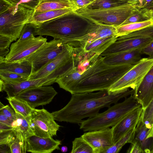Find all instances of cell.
Listing matches in <instances>:
<instances>
[{
  "mask_svg": "<svg viewBox=\"0 0 153 153\" xmlns=\"http://www.w3.org/2000/svg\"><path fill=\"white\" fill-rule=\"evenodd\" d=\"M57 94L52 86H41L27 89L15 97L25 101L35 109L50 103Z\"/></svg>",
  "mask_w": 153,
  "mask_h": 153,
  "instance_id": "13",
  "label": "cell"
},
{
  "mask_svg": "<svg viewBox=\"0 0 153 153\" xmlns=\"http://www.w3.org/2000/svg\"><path fill=\"white\" fill-rule=\"evenodd\" d=\"M151 19L148 10L145 8L140 9L129 17L120 26L130 23L144 22Z\"/></svg>",
  "mask_w": 153,
  "mask_h": 153,
  "instance_id": "35",
  "label": "cell"
},
{
  "mask_svg": "<svg viewBox=\"0 0 153 153\" xmlns=\"http://www.w3.org/2000/svg\"><path fill=\"white\" fill-rule=\"evenodd\" d=\"M65 44L61 40L54 39L46 42L28 57L26 60L32 65L31 74L37 72L58 56L63 50Z\"/></svg>",
  "mask_w": 153,
  "mask_h": 153,
  "instance_id": "9",
  "label": "cell"
},
{
  "mask_svg": "<svg viewBox=\"0 0 153 153\" xmlns=\"http://www.w3.org/2000/svg\"><path fill=\"white\" fill-rule=\"evenodd\" d=\"M67 8L77 9L72 0H43L35 8L34 13Z\"/></svg>",
  "mask_w": 153,
  "mask_h": 153,
  "instance_id": "23",
  "label": "cell"
},
{
  "mask_svg": "<svg viewBox=\"0 0 153 153\" xmlns=\"http://www.w3.org/2000/svg\"><path fill=\"white\" fill-rule=\"evenodd\" d=\"M142 111V106L135 109L112 127L114 143L130 131L136 127Z\"/></svg>",
  "mask_w": 153,
  "mask_h": 153,
  "instance_id": "16",
  "label": "cell"
},
{
  "mask_svg": "<svg viewBox=\"0 0 153 153\" xmlns=\"http://www.w3.org/2000/svg\"><path fill=\"white\" fill-rule=\"evenodd\" d=\"M71 153H94L91 147L82 136L76 137L72 141Z\"/></svg>",
  "mask_w": 153,
  "mask_h": 153,
  "instance_id": "32",
  "label": "cell"
},
{
  "mask_svg": "<svg viewBox=\"0 0 153 153\" xmlns=\"http://www.w3.org/2000/svg\"><path fill=\"white\" fill-rule=\"evenodd\" d=\"M27 152L33 153H51L54 150L60 149L61 141L52 137L45 138L32 135L26 139Z\"/></svg>",
  "mask_w": 153,
  "mask_h": 153,
  "instance_id": "15",
  "label": "cell"
},
{
  "mask_svg": "<svg viewBox=\"0 0 153 153\" xmlns=\"http://www.w3.org/2000/svg\"><path fill=\"white\" fill-rule=\"evenodd\" d=\"M128 1L121 0H95L83 7L90 10L108 8L128 3Z\"/></svg>",
  "mask_w": 153,
  "mask_h": 153,
  "instance_id": "28",
  "label": "cell"
},
{
  "mask_svg": "<svg viewBox=\"0 0 153 153\" xmlns=\"http://www.w3.org/2000/svg\"><path fill=\"white\" fill-rule=\"evenodd\" d=\"M6 99L16 113L24 117H26L30 116L33 109L26 102L15 97H7Z\"/></svg>",
  "mask_w": 153,
  "mask_h": 153,
  "instance_id": "27",
  "label": "cell"
},
{
  "mask_svg": "<svg viewBox=\"0 0 153 153\" xmlns=\"http://www.w3.org/2000/svg\"><path fill=\"white\" fill-rule=\"evenodd\" d=\"M149 38L153 39V25L117 37L116 40L130 39Z\"/></svg>",
  "mask_w": 153,
  "mask_h": 153,
  "instance_id": "30",
  "label": "cell"
},
{
  "mask_svg": "<svg viewBox=\"0 0 153 153\" xmlns=\"http://www.w3.org/2000/svg\"><path fill=\"white\" fill-rule=\"evenodd\" d=\"M153 25V19L144 22L130 23L115 27L117 37L125 35Z\"/></svg>",
  "mask_w": 153,
  "mask_h": 153,
  "instance_id": "26",
  "label": "cell"
},
{
  "mask_svg": "<svg viewBox=\"0 0 153 153\" xmlns=\"http://www.w3.org/2000/svg\"><path fill=\"white\" fill-rule=\"evenodd\" d=\"M13 130H15L13 127L0 123V132Z\"/></svg>",
  "mask_w": 153,
  "mask_h": 153,
  "instance_id": "48",
  "label": "cell"
},
{
  "mask_svg": "<svg viewBox=\"0 0 153 153\" xmlns=\"http://www.w3.org/2000/svg\"><path fill=\"white\" fill-rule=\"evenodd\" d=\"M134 128L130 131L117 142L114 143L112 146L105 150L104 153H117L119 152L122 147L126 143H128L134 131Z\"/></svg>",
  "mask_w": 153,
  "mask_h": 153,
  "instance_id": "36",
  "label": "cell"
},
{
  "mask_svg": "<svg viewBox=\"0 0 153 153\" xmlns=\"http://www.w3.org/2000/svg\"><path fill=\"white\" fill-rule=\"evenodd\" d=\"M41 0V1H42V0Z\"/></svg>",
  "mask_w": 153,
  "mask_h": 153,
  "instance_id": "59",
  "label": "cell"
},
{
  "mask_svg": "<svg viewBox=\"0 0 153 153\" xmlns=\"http://www.w3.org/2000/svg\"><path fill=\"white\" fill-rule=\"evenodd\" d=\"M38 26L39 25L33 22L26 23L22 30L19 37L16 41H23L37 35Z\"/></svg>",
  "mask_w": 153,
  "mask_h": 153,
  "instance_id": "34",
  "label": "cell"
},
{
  "mask_svg": "<svg viewBox=\"0 0 153 153\" xmlns=\"http://www.w3.org/2000/svg\"><path fill=\"white\" fill-rule=\"evenodd\" d=\"M75 3L77 9L83 7L91 2L89 0H72Z\"/></svg>",
  "mask_w": 153,
  "mask_h": 153,
  "instance_id": "47",
  "label": "cell"
},
{
  "mask_svg": "<svg viewBox=\"0 0 153 153\" xmlns=\"http://www.w3.org/2000/svg\"><path fill=\"white\" fill-rule=\"evenodd\" d=\"M0 112L2 113L5 116L12 120L14 122L16 120V113L8 105H5L2 108L0 109Z\"/></svg>",
  "mask_w": 153,
  "mask_h": 153,
  "instance_id": "40",
  "label": "cell"
},
{
  "mask_svg": "<svg viewBox=\"0 0 153 153\" xmlns=\"http://www.w3.org/2000/svg\"><path fill=\"white\" fill-rule=\"evenodd\" d=\"M104 56L100 55L82 74L71 89V94L108 90L134 66L129 64L108 65L104 62Z\"/></svg>",
  "mask_w": 153,
  "mask_h": 153,
  "instance_id": "2",
  "label": "cell"
},
{
  "mask_svg": "<svg viewBox=\"0 0 153 153\" xmlns=\"http://www.w3.org/2000/svg\"><path fill=\"white\" fill-rule=\"evenodd\" d=\"M140 0H129L128 2L135 4Z\"/></svg>",
  "mask_w": 153,
  "mask_h": 153,
  "instance_id": "52",
  "label": "cell"
},
{
  "mask_svg": "<svg viewBox=\"0 0 153 153\" xmlns=\"http://www.w3.org/2000/svg\"><path fill=\"white\" fill-rule=\"evenodd\" d=\"M152 40L150 38H143L116 40L100 55L142 48Z\"/></svg>",
  "mask_w": 153,
  "mask_h": 153,
  "instance_id": "18",
  "label": "cell"
},
{
  "mask_svg": "<svg viewBox=\"0 0 153 153\" xmlns=\"http://www.w3.org/2000/svg\"><path fill=\"white\" fill-rule=\"evenodd\" d=\"M16 134V130L0 132V144H6L10 146L15 139Z\"/></svg>",
  "mask_w": 153,
  "mask_h": 153,
  "instance_id": "39",
  "label": "cell"
},
{
  "mask_svg": "<svg viewBox=\"0 0 153 153\" xmlns=\"http://www.w3.org/2000/svg\"><path fill=\"white\" fill-rule=\"evenodd\" d=\"M12 4L15 10L22 5L29 8L35 9L41 1L40 0H8Z\"/></svg>",
  "mask_w": 153,
  "mask_h": 153,
  "instance_id": "38",
  "label": "cell"
},
{
  "mask_svg": "<svg viewBox=\"0 0 153 153\" xmlns=\"http://www.w3.org/2000/svg\"><path fill=\"white\" fill-rule=\"evenodd\" d=\"M16 120L14 126L15 130L20 131L26 139L32 135H35L30 124L29 116L26 117L17 113H16Z\"/></svg>",
  "mask_w": 153,
  "mask_h": 153,
  "instance_id": "29",
  "label": "cell"
},
{
  "mask_svg": "<svg viewBox=\"0 0 153 153\" xmlns=\"http://www.w3.org/2000/svg\"><path fill=\"white\" fill-rule=\"evenodd\" d=\"M0 70L16 73L29 78L32 72V66L27 60L12 62L0 60Z\"/></svg>",
  "mask_w": 153,
  "mask_h": 153,
  "instance_id": "22",
  "label": "cell"
},
{
  "mask_svg": "<svg viewBox=\"0 0 153 153\" xmlns=\"http://www.w3.org/2000/svg\"><path fill=\"white\" fill-rule=\"evenodd\" d=\"M134 95L143 110L153 100V65L135 89Z\"/></svg>",
  "mask_w": 153,
  "mask_h": 153,
  "instance_id": "17",
  "label": "cell"
},
{
  "mask_svg": "<svg viewBox=\"0 0 153 153\" xmlns=\"http://www.w3.org/2000/svg\"><path fill=\"white\" fill-rule=\"evenodd\" d=\"M95 24L73 12L39 24L37 35L51 36L67 43L86 35Z\"/></svg>",
  "mask_w": 153,
  "mask_h": 153,
  "instance_id": "3",
  "label": "cell"
},
{
  "mask_svg": "<svg viewBox=\"0 0 153 153\" xmlns=\"http://www.w3.org/2000/svg\"><path fill=\"white\" fill-rule=\"evenodd\" d=\"M13 7L8 0H0V14L3 13Z\"/></svg>",
  "mask_w": 153,
  "mask_h": 153,
  "instance_id": "43",
  "label": "cell"
},
{
  "mask_svg": "<svg viewBox=\"0 0 153 153\" xmlns=\"http://www.w3.org/2000/svg\"><path fill=\"white\" fill-rule=\"evenodd\" d=\"M149 14L151 18L153 19V10H149Z\"/></svg>",
  "mask_w": 153,
  "mask_h": 153,
  "instance_id": "53",
  "label": "cell"
},
{
  "mask_svg": "<svg viewBox=\"0 0 153 153\" xmlns=\"http://www.w3.org/2000/svg\"><path fill=\"white\" fill-rule=\"evenodd\" d=\"M127 0L128 1L129 0Z\"/></svg>",
  "mask_w": 153,
  "mask_h": 153,
  "instance_id": "58",
  "label": "cell"
},
{
  "mask_svg": "<svg viewBox=\"0 0 153 153\" xmlns=\"http://www.w3.org/2000/svg\"><path fill=\"white\" fill-rule=\"evenodd\" d=\"M128 150L127 152L128 153H143L140 146L137 143H134Z\"/></svg>",
  "mask_w": 153,
  "mask_h": 153,
  "instance_id": "46",
  "label": "cell"
},
{
  "mask_svg": "<svg viewBox=\"0 0 153 153\" xmlns=\"http://www.w3.org/2000/svg\"><path fill=\"white\" fill-rule=\"evenodd\" d=\"M153 65V58H141L121 78L107 90L110 92L130 88L136 89Z\"/></svg>",
  "mask_w": 153,
  "mask_h": 153,
  "instance_id": "7",
  "label": "cell"
},
{
  "mask_svg": "<svg viewBox=\"0 0 153 153\" xmlns=\"http://www.w3.org/2000/svg\"><path fill=\"white\" fill-rule=\"evenodd\" d=\"M0 153H11L10 146L6 144H0Z\"/></svg>",
  "mask_w": 153,
  "mask_h": 153,
  "instance_id": "49",
  "label": "cell"
},
{
  "mask_svg": "<svg viewBox=\"0 0 153 153\" xmlns=\"http://www.w3.org/2000/svg\"><path fill=\"white\" fill-rule=\"evenodd\" d=\"M141 106L134 94L125 98L122 102L117 103L95 116L83 120L80 129L88 131L113 127L130 112Z\"/></svg>",
  "mask_w": 153,
  "mask_h": 153,
  "instance_id": "4",
  "label": "cell"
},
{
  "mask_svg": "<svg viewBox=\"0 0 153 153\" xmlns=\"http://www.w3.org/2000/svg\"><path fill=\"white\" fill-rule=\"evenodd\" d=\"M135 92V89L128 88L112 92L105 90L95 93L73 94L64 107L51 114L55 120L80 124L83 119L95 116L101 109L110 107L120 99L134 94Z\"/></svg>",
  "mask_w": 153,
  "mask_h": 153,
  "instance_id": "1",
  "label": "cell"
},
{
  "mask_svg": "<svg viewBox=\"0 0 153 153\" xmlns=\"http://www.w3.org/2000/svg\"><path fill=\"white\" fill-rule=\"evenodd\" d=\"M74 45V43L72 42L65 43L63 50L58 56L37 72L32 74L28 80L42 78L60 69L72 68L75 65Z\"/></svg>",
  "mask_w": 153,
  "mask_h": 153,
  "instance_id": "10",
  "label": "cell"
},
{
  "mask_svg": "<svg viewBox=\"0 0 153 153\" xmlns=\"http://www.w3.org/2000/svg\"><path fill=\"white\" fill-rule=\"evenodd\" d=\"M142 54L149 56V58H153V39L141 49Z\"/></svg>",
  "mask_w": 153,
  "mask_h": 153,
  "instance_id": "41",
  "label": "cell"
},
{
  "mask_svg": "<svg viewBox=\"0 0 153 153\" xmlns=\"http://www.w3.org/2000/svg\"><path fill=\"white\" fill-rule=\"evenodd\" d=\"M66 72L65 69L61 68L42 78L28 80L15 83H5L0 80V91L5 92L7 97H15L21 92L30 88L51 85Z\"/></svg>",
  "mask_w": 153,
  "mask_h": 153,
  "instance_id": "11",
  "label": "cell"
},
{
  "mask_svg": "<svg viewBox=\"0 0 153 153\" xmlns=\"http://www.w3.org/2000/svg\"><path fill=\"white\" fill-rule=\"evenodd\" d=\"M141 118L150 130L153 127V100L143 110Z\"/></svg>",
  "mask_w": 153,
  "mask_h": 153,
  "instance_id": "37",
  "label": "cell"
},
{
  "mask_svg": "<svg viewBox=\"0 0 153 153\" xmlns=\"http://www.w3.org/2000/svg\"><path fill=\"white\" fill-rule=\"evenodd\" d=\"M139 9L135 4L128 3L103 9L90 10L82 7L74 12L96 24L116 27L121 25Z\"/></svg>",
  "mask_w": 153,
  "mask_h": 153,
  "instance_id": "5",
  "label": "cell"
},
{
  "mask_svg": "<svg viewBox=\"0 0 153 153\" xmlns=\"http://www.w3.org/2000/svg\"><path fill=\"white\" fill-rule=\"evenodd\" d=\"M141 48L100 55L104 57V62L115 65L129 64L134 65L141 59Z\"/></svg>",
  "mask_w": 153,
  "mask_h": 153,
  "instance_id": "19",
  "label": "cell"
},
{
  "mask_svg": "<svg viewBox=\"0 0 153 153\" xmlns=\"http://www.w3.org/2000/svg\"><path fill=\"white\" fill-rule=\"evenodd\" d=\"M115 36H116L115 27L95 23L87 34L74 42H78L83 46L86 43H91L99 39Z\"/></svg>",
  "mask_w": 153,
  "mask_h": 153,
  "instance_id": "21",
  "label": "cell"
},
{
  "mask_svg": "<svg viewBox=\"0 0 153 153\" xmlns=\"http://www.w3.org/2000/svg\"><path fill=\"white\" fill-rule=\"evenodd\" d=\"M149 130L142 121L141 116L128 143H136L140 146L143 153H151L153 150V137H148Z\"/></svg>",
  "mask_w": 153,
  "mask_h": 153,
  "instance_id": "20",
  "label": "cell"
},
{
  "mask_svg": "<svg viewBox=\"0 0 153 153\" xmlns=\"http://www.w3.org/2000/svg\"><path fill=\"white\" fill-rule=\"evenodd\" d=\"M16 130L15 139L10 146L11 153H25L27 152L26 138L20 131Z\"/></svg>",
  "mask_w": 153,
  "mask_h": 153,
  "instance_id": "31",
  "label": "cell"
},
{
  "mask_svg": "<svg viewBox=\"0 0 153 153\" xmlns=\"http://www.w3.org/2000/svg\"><path fill=\"white\" fill-rule=\"evenodd\" d=\"M35 9L22 5L14 13L10 9L0 14V35L9 37L13 41L19 37L25 25L32 18Z\"/></svg>",
  "mask_w": 153,
  "mask_h": 153,
  "instance_id": "6",
  "label": "cell"
},
{
  "mask_svg": "<svg viewBox=\"0 0 153 153\" xmlns=\"http://www.w3.org/2000/svg\"><path fill=\"white\" fill-rule=\"evenodd\" d=\"M153 4V0H140L136 4L139 9H147Z\"/></svg>",
  "mask_w": 153,
  "mask_h": 153,
  "instance_id": "44",
  "label": "cell"
},
{
  "mask_svg": "<svg viewBox=\"0 0 153 153\" xmlns=\"http://www.w3.org/2000/svg\"><path fill=\"white\" fill-rule=\"evenodd\" d=\"M9 51V48L0 49V59L4 58Z\"/></svg>",
  "mask_w": 153,
  "mask_h": 153,
  "instance_id": "50",
  "label": "cell"
},
{
  "mask_svg": "<svg viewBox=\"0 0 153 153\" xmlns=\"http://www.w3.org/2000/svg\"><path fill=\"white\" fill-rule=\"evenodd\" d=\"M0 123L14 127V122L0 112Z\"/></svg>",
  "mask_w": 153,
  "mask_h": 153,
  "instance_id": "45",
  "label": "cell"
},
{
  "mask_svg": "<svg viewBox=\"0 0 153 153\" xmlns=\"http://www.w3.org/2000/svg\"><path fill=\"white\" fill-rule=\"evenodd\" d=\"M117 37L115 36L101 38L91 43H86L82 46L84 51L86 52L100 55L116 41Z\"/></svg>",
  "mask_w": 153,
  "mask_h": 153,
  "instance_id": "24",
  "label": "cell"
},
{
  "mask_svg": "<svg viewBox=\"0 0 153 153\" xmlns=\"http://www.w3.org/2000/svg\"><path fill=\"white\" fill-rule=\"evenodd\" d=\"M5 105H4L2 103L0 102V109L4 107Z\"/></svg>",
  "mask_w": 153,
  "mask_h": 153,
  "instance_id": "55",
  "label": "cell"
},
{
  "mask_svg": "<svg viewBox=\"0 0 153 153\" xmlns=\"http://www.w3.org/2000/svg\"><path fill=\"white\" fill-rule=\"evenodd\" d=\"M29 77L12 72L0 70V79L9 83H18L28 79Z\"/></svg>",
  "mask_w": 153,
  "mask_h": 153,
  "instance_id": "33",
  "label": "cell"
},
{
  "mask_svg": "<svg viewBox=\"0 0 153 153\" xmlns=\"http://www.w3.org/2000/svg\"><path fill=\"white\" fill-rule=\"evenodd\" d=\"M47 39L39 35L12 43L10 51L5 57L0 60L12 62L23 61L47 42Z\"/></svg>",
  "mask_w": 153,
  "mask_h": 153,
  "instance_id": "12",
  "label": "cell"
},
{
  "mask_svg": "<svg viewBox=\"0 0 153 153\" xmlns=\"http://www.w3.org/2000/svg\"><path fill=\"white\" fill-rule=\"evenodd\" d=\"M68 147L66 146H62L61 148V151L62 152H66L68 151Z\"/></svg>",
  "mask_w": 153,
  "mask_h": 153,
  "instance_id": "51",
  "label": "cell"
},
{
  "mask_svg": "<svg viewBox=\"0 0 153 153\" xmlns=\"http://www.w3.org/2000/svg\"><path fill=\"white\" fill-rule=\"evenodd\" d=\"M81 136L91 147L94 153H104L114 143L111 128L88 131Z\"/></svg>",
  "mask_w": 153,
  "mask_h": 153,
  "instance_id": "14",
  "label": "cell"
},
{
  "mask_svg": "<svg viewBox=\"0 0 153 153\" xmlns=\"http://www.w3.org/2000/svg\"><path fill=\"white\" fill-rule=\"evenodd\" d=\"M147 9L149 10H153V4L151 6L149 7V8Z\"/></svg>",
  "mask_w": 153,
  "mask_h": 153,
  "instance_id": "54",
  "label": "cell"
},
{
  "mask_svg": "<svg viewBox=\"0 0 153 153\" xmlns=\"http://www.w3.org/2000/svg\"><path fill=\"white\" fill-rule=\"evenodd\" d=\"M91 1V2L95 0H89Z\"/></svg>",
  "mask_w": 153,
  "mask_h": 153,
  "instance_id": "56",
  "label": "cell"
},
{
  "mask_svg": "<svg viewBox=\"0 0 153 153\" xmlns=\"http://www.w3.org/2000/svg\"><path fill=\"white\" fill-rule=\"evenodd\" d=\"M75 10L73 8H67L34 13L32 18L28 22H33L39 25L65 14L74 12Z\"/></svg>",
  "mask_w": 153,
  "mask_h": 153,
  "instance_id": "25",
  "label": "cell"
},
{
  "mask_svg": "<svg viewBox=\"0 0 153 153\" xmlns=\"http://www.w3.org/2000/svg\"><path fill=\"white\" fill-rule=\"evenodd\" d=\"M31 127L35 135L45 138L56 135L60 126L51 114L45 109H33L29 116Z\"/></svg>",
  "mask_w": 153,
  "mask_h": 153,
  "instance_id": "8",
  "label": "cell"
},
{
  "mask_svg": "<svg viewBox=\"0 0 153 153\" xmlns=\"http://www.w3.org/2000/svg\"><path fill=\"white\" fill-rule=\"evenodd\" d=\"M13 41L9 37L0 35V49L9 48L11 43Z\"/></svg>",
  "mask_w": 153,
  "mask_h": 153,
  "instance_id": "42",
  "label": "cell"
},
{
  "mask_svg": "<svg viewBox=\"0 0 153 153\" xmlns=\"http://www.w3.org/2000/svg\"><path fill=\"white\" fill-rule=\"evenodd\" d=\"M151 153H153V150L152 151V152H151Z\"/></svg>",
  "mask_w": 153,
  "mask_h": 153,
  "instance_id": "57",
  "label": "cell"
}]
</instances>
